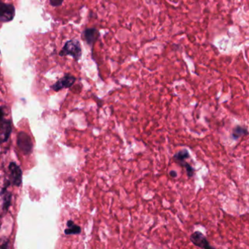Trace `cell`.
Wrapping results in <instances>:
<instances>
[{"label": "cell", "mask_w": 249, "mask_h": 249, "mask_svg": "<svg viewBox=\"0 0 249 249\" xmlns=\"http://www.w3.org/2000/svg\"><path fill=\"white\" fill-rule=\"evenodd\" d=\"M12 132V122L5 119V109L0 107V143L6 142Z\"/></svg>", "instance_id": "1"}, {"label": "cell", "mask_w": 249, "mask_h": 249, "mask_svg": "<svg viewBox=\"0 0 249 249\" xmlns=\"http://www.w3.org/2000/svg\"><path fill=\"white\" fill-rule=\"evenodd\" d=\"M82 50L81 44L76 40H70L67 42L61 52V56H71L75 60H78L81 58Z\"/></svg>", "instance_id": "2"}, {"label": "cell", "mask_w": 249, "mask_h": 249, "mask_svg": "<svg viewBox=\"0 0 249 249\" xmlns=\"http://www.w3.org/2000/svg\"><path fill=\"white\" fill-rule=\"evenodd\" d=\"M17 144L19 149L26 155L31 154L33 151V141L26 132H21L18 133Z\"/></svg>", "instance_id": "3"}, {"label": "cell", "mask_w": 249, "mask_h": 249, "mask_svg": "<svg viewBox=\"0 0 249 249\" xmlns=\"http://www.w3.org/2000/svg\"><path fill=\"white\" fill-rule=\"evenodd\" d=\"M15 17V8L11 4H5L0 1V20L3 22L12 21Z\"/></svg>", "instance_id": "4"}, {"label": "cell", "mask_w": 249, "mask_h": 249, "mask_svg": "<svg viewBox=\"0 0 249 249\" xmlns=\"http://www.w3.org/2000/svg\"><path fill=\"white\" fill-rule=\"evenodd\" d=\"M190 240L196 247L205 249H213V247L210 245L209 242L207 240L205 236L201 231H196L192 233L190 236Z\"/></svg>", "instance_id": "5"}, {"label": "cell", "mask_w": 249, "mask_h": 249, "mask_svg": "<svg viewBox=\"0 0 249 249\" xmlns=\"http://www.w3.org/2000/svg\"><path fill=\"white\" fill-rule=\"evenodd\" d=\"M10 179L14 186H20L22 183V171L19 166L15 162H11L9 165Z\"/></svg>", "instance_id": "6"}, {"label": "cell", "mask_w": 249, "mask_h": 249, "mask_svg": "<svg viewBox=\"0 0 249 249\" xmlns=\"http://www.w3.org/2000/svg\"><path fill=\"white\" fill-rule=\"evenodd\" d=\"M75 82V78L70 74H67L63 78L57 81L54 85L52 86V88L54 91H58L63 89L70 88L73 85Z\"/></svg>", "instance_id": "7"}, {"label": "cell", "mask_w": 249, "mask_h": 249, "mask_svg": "<svg viewBox=\"0 0 249 249\" xmlns=\"http://www.w3.org/2000/svg\"><path fill=\"white\" fill-rule=\"evenodd\" d=\"M84 37L89 45L92 46L99 37V32L96 29H87L84 31Z\"/></svg>", "instance_id": "8"}, {"label": "cell", "mask_w": 249, "mask_h": 249, "mask_svg": "<svg viewBox=\"0 0 249 249\" xmlns=\"http://www.w3.org/2000/svg\"><path fill=\"white\" fill-rule=\"evenodd\" d=\"M189 157H190V154H189L188 150L182 149L175 154V155L173 156V160L176 163L182 166L186 162V160L189 159Z\"/></svg>", "instance_id": "9"}, {"label": "cell", "mask_w": 249, "mask_h": 249, "mask_svg": "<svg viewBox=\"0 0 249 249\" xmlns=\"http://www.w3.org/2000/svg\"><path fill=\"white\" fill-rule=\"evenodd\" d=\"M8 186L3 188L2 192H0V195L2 196V199H3V208L5 211L6 210L8 211V208H9L10 205H11V199H12V195L7 189Z\"/></svg>", "instance_id": "10"}, {"label": "cell", "mask_w": 249, "mask_h": 249, "mask_svg": "<svg viewBox=\"0 0 249 249\" xmlns=\"http://www.w3.org/2000/svg\"><path fill=\"white\" fill-rule=\"evenodd\" d=\"M68 228L65 230V233L66 234H80L81 231V228L79 226L76 225L73 221H68Z\"/></svg>", "instance_id": "11"}, {"label": "cell", "mask_w": 249, "mask_h": 249, "mask_svg": "<svg viewBox=\"0 0 249 249\" xmlns=\"http://www.w3.org/2000/svg\"><path fill=\"white\" fill-rule=\"evenodd\" d=\"M247 135L248 129H246V128L243 127V126H237L233 129L232 134H231V138L234 140H237Z\"/></svg>", "instance_id": "12"}, {"label": "cell", "mask_w": 249, "mask_h": 249, "mask_svg": "<svg viewBox=\"0 0 249 249\" xmlns=\"http://www.w3.org/2000/svg\"><path fill=\"white\" fill-rule=\"evenodd\" d=\"M182 167H184L186 169V174L189 178H192L195 175V170L192 167V166L188 162H185L184 164L182 165Z\"/></svg>", "instance_id": "13"}, {"label": "cell", "mask_w": 249, "mask_h": 249, "mask_svg": "<svg viewBox=\"0 0 249 249\" xmlns=\"http://www.w3.org/2000/svg\"><path fill=\"white\" fill-rule=\"evenodd\" d=\"M62 1L63 0H51V4L53 6H59L62 4Z\"/></svg>", "instance_id": "14"}, {"label": "cell", "mask_w": 249, "mask_h": 249, "mask_svg": "<svg viewBox=\"0 0 249 249\" xmlns=\"http://www.w3.org/2000/svg\"><path fill=\"white\" fill-rule=\"evenodd\" d=\"M170 176H171L172 178H176L177 177V173H176V171H174V170H172V171L170 172Z\"/></svg>", "instance_id": "15"}]
</instances>
